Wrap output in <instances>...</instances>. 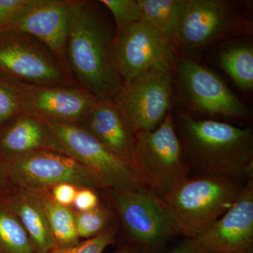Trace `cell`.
I'll return each mask as SVG.
<instances>
[{
	"label": "cell",
	"mask_w": 253,
	"mask_h": 253,
	"mask_svg": "<svg viewBox=\"0 0 253 253\" xmlns=\"http://www.w3.org/2000/svg\"><path fill=\"white\" fill-rule=\"evenodd\" d=\"M100 5L75 0L66 51L73 80L98 99L113 98L124 85L113 56L115 29Z\"/></svg>",
	"instance_id": "obj_1"
},
{
	"label": "cell",
	"mask_w": 253,
	"mask_h": 253,
	"mask_svg": "<svg viewBox=\"0 0 253 253\" xmlns=\"http://www.w3.org/2000/svg\"><path fill=\"white\" fill-rule=\"evenodd\" d=\"M176 131L193 176L253 179V132L214 120L178 114Z\"/></svg>",
	"instance_id": "obj_2"
},
{
	"label": "cell",
	"mask_w": 253,
	"mask_h": 253,
	"mask_svg": "<svg viewBox=\"0 0 253 253\" xmlns=\"http://www.w3.org/2000/svg\"><path fill=\"white\" fill-rule=\"evenodd\" d=\"M246 183L224 176H189L161 198L178 236L196 239L229 211Z\"/></svg>",
	"instance_id": "obj_3"
},
{
	"label": "cell",
	"mask_w": 253,
	"mask_h": 253,
	"mask_svg": "<svg viewBox=\"0 0 253 253\" xmlns=\"http://www.w3.org/2000/svg\"><path fill=\"white\" fill-rule=\"evenodd\" d=\"M0 79L19 88L78 86L49 48L13 31L0 34Z\"/></svg>",
	"instance_id": "obj_4"
},
{
	"label": "cell",
	"mask_w": 253,
	"mask_h": 253,
	"mask_svg": "<svg viewBox=\"0 0 253 253\" xmlns=\"http://www.w3.org/2000/svg\"><path fill=\"white\" fill-rule=\"evenodd\" d=\"M252 31V21L234 1L187 0L173 43L178 56L187 57L219 41L250 36Z\"/></svg>",
	"instance_id": "obj_5"
},
{
	"label": "cell",
	"mask_w": 253,
	"mask_h": 253,
	"mask_svg": "<svg viewBox=\"0 0 253 253\" xmlns=\"http://www.w3.org/2000/svg\"><path fill=\"white\" fill-rule=\"evenodd\" d=\"M127 236L142 253H161L178 236L162 199L150 189L108 191Z\"/></svg>",
	"instance_id": "obj_6"
},
{
	"label": "cell",
	"mask_w": 253,
	"mask_h": 253,
	"mask_svg": "<svg viewBox=\"0 0 253 253\" xmlns=\"http://www.w3.org/2000/svg\"><path fill=\"white\" fill-rule=\"evenodd\" d=\"M45 121L54 151L71 156L90 169L103 189H150L127 165L79 125Z\"/></svg>",
	"instance_id": "obj_7"
},
{
	"label": "cell",
	"mask_w": 253,
	"mask_h": 253,
	"mask_svg": "<svg viewBox=\"0 0 253 253\" xmlns=\"http://www.w3.org/2000/svg\"><path fill=\"white\" fill-rule=\"evenodd\" d=\"M174 84L181 104L193 113L250 121L251 109L217 74L190 58L179 56Z\"/></svg>",
	"instance_id": "obj_8"
},
{
	"label": "cell",
	"mask_w": 253,
	"mask_h": 253,
	"mask_svg": "<svg viewBox=\"0 0 253 253\" xmlns=\"http://www.w3.org/2000/svg\"><path fill=\"white\" fill-rule=\"evenodd\" d=\"M174 68L157 66L123 85L113 99L134 134L154 130L169 112Z\"/></svg>",
	"instance_id": "obj_9"
},
{
	"label": "cell",
	"mask_w": 253,
	"mask_h": 253,
	"mask_svg": "<svg viewBox=\"0 0 253 253\" xmlns=\"http://www.w3.org/2000/svg\"><path fill=\"white\" fill-rule=\"evenodd\" d=\"M135 137L139 162L155 194L161 197L190 176L170 111L156 129L137 133Z\"/></svg>",
	"instance_id": "obj_10"
},
{
	"label": "cell",
	"mask_w": 253,
	"mask_h": 253,
	"mask_svg": "<svg viewBox=\"0 0 253 253\" xmlns=\"http://www.w3.org/2000/svg\"><path fill=\"white\" fill-rule=\"evenodd\" d=\"M6 161V169L13 179L29 189L69 184L76 187L103 189L90 169L59 151L40 150Z\"/></svg>",
	"instance_id": "obj_11"
},
{
	"label": "cell",
	"mask_w": 253,
	"mask_h": 253,
	"mask_svg": "<svg viewBox=\"0 0 253 253\" xmlns=\"http://www.w3.org/2000/svg\"><path fill=\"white\" fill-rule=\"evenodd\" d=\"M113 49L124 84L151 68L174 67L179 57L172 42L142 21L115 33Z\"/></svg>",
	"instance_id": "obj_12"
},
{
	"label": "cell",
	"mask_w": 253,
	"mask_h": 253,
	"mask_svg": "<svg viewBox=\"0 0 253 253\" xmlns=\"http://www.w3.org/2000/svg\"><path fill=\"white\" fill-rule=\"evenodd\" d=\"M74 4L75 0H31L8 31L36 38L67 68L66 44Z\"/></svg>",
	"instance_id": "obj_13"
},
{
	"label": "cell",
	"mask_w": 253,
	"mask_h": 253,
	"mask_svg": "<svg viewBox=\"0 0 253 253\" xmlns=\"http://www.w3.org/2000/svg\"><path fill=\"white\" fill-rule=\"evenodd\" d=\"M78 125L91 133L110 152L127 165L150 189L136 152L135 134L126 124L113 98L98 99Z\"/></svg>",
	"instance_id": "obj_14"
},
{
	"label": "cell",
	"mask_w": 253,
	"mask_h": 253,
	"mask_svg": "<svg viewBox=\"0 0 253 253\" xmlns=\"http://www.w3.org/2000/svg\"><path fill=\"white\" fill-rule=\"evenodd\" d=\"M206 253H253V179L229 211L196 238Z\"/></svg>",
	"instance_id": "obj_15"
},
{
	"label": "cell",
	"mask_w": 253,
	"mask_h": 253,
	"mask_svg": "<svg viewBox=\"0 0 253 253\" xmlns=\"http://www.w3.org/2000/svg\"><path fill=\"white\" fill-rule=\"evenodd\" d=\"M21 89L26 111L53 122L78 124L98 100L79 86Z\"/></svg>",
	"instance_id": "obj_16"
},
{
	"label": "cell",
	"mask_w": 253,
	"mask_h": 253,
	"mask_svg": "<svg viewBox=\"0 0 253 253\" xmlns=\"http://www.w3.org/2000/svg\"><path fill=\"white\" fill-rule=\"evenodd\" d=\"M40 150L54 151L46 121L25 111L0 131V154L6 159Z\"/></svg>",
	"instance_id": "obj_17"
},
{
	"label": "cell",
	"mask_w": 253,
	"mask_h": 253,
	"mask_svg": "<svg viewBox=\"0 0 253 253\" xmlns=\"http://www.w3.org/2000/svg\"><path fill=\"white\" fill-rule=\"evenodd\" d=\"M13 206V211L27 232L36 252L49 253L54 250L56 241L41 198L36 194H21Z\"/></svg>",
	"instance_id": "obj_18"
},
{
	"label": "cell",
	"mask_w": 253,
	"mask_h": 253,
	"mask_svg": "<svg viewBox=\"0 0 253 253\" xmlns=\"http://www.w3.org/2000/svg\"><path fill=\"white\" fill-rule=\"evenodd\" d=\"M137 1L141 8V21L173 42L184 16L187 0Z\"/></svg>",
	"instance_id": "obj_19"
},
{
	"label": "cell",
	"mask_w": 253,
	"mask_h": 253,
	"mask_svg": "<svg viewBox=\"0 0 253 253\" xmlns=\"http://www.w3.org/2000/svg\"><path fill=\"white\" fill-rule=\"evenodd\" d=\"M219 66L243 91L253 89V49L248 44H237L221 51Z\"/></svg>",
	"instance_id": "obj_20"
},
{
	"label": "cell",
	"mask_w": 253,
	"mask_h": 253,
	"mask_svg": "<svg viewBox=\"0 0 253 253\" xmlns=\"http://www.w3.org/2000/svg\"><path fill=\"white\" fill-rule=\"evenodd\" d=\"M41 198L49 221L56 247L66 248L79 243L75 223V214L66 206H61L46 196Z\"/></svg>",
	"instance_id": "obj_21"
},
{
	"label": "cell",
	"mask_w": 253,
	"mask_h": 253,
	"mask_svg": "<svg viewBox=\"0 0 253 253\" xmlns=\"http://www.w3.org/2000/svg\"><path fill=\"white\" fill-rule=\"evenodd\" d=\"M0 253H38L18 218L0 209Z\"/></svg>",
	"instance_id": "obj_22"
},
{
	"label": "cell",
	"mask_w": 253,
	"mask_h": 253,
	"mask_svg": "<svg viewBox=\"0 0 253 253\" xmlns=\"http://www.w3.org/2000/svg\"><path fill=\"white\" fill-rule=\"evenodd\" d=\"M112 218V212L101 206L91 211L76 213L75 223L78 236L89 239L99 235L111 226Z\"/></svg>",
	"instance_id": "obj_23"
},
{
	"label": "cell",
	"mask_w": 253,
	"mask_h": 253,
	"mask_svg": "<svg viewBox=\"0 0 253 253\" xmlns=\"http://www.w3.org/2000/svg\"><path fill=\"white\" fill-rule=\"evenodd\" d=\"M25 111L21 88L0 79V131Z\"/></svg>",
	"instance_id": "obj_24"
},
{
	"label": "cell",
	"mask_w": 253,
	"mask_h": 253,
	"mask_svg": "<svg viewBox=\"0 0 253 253\" xmlns=\"http://www.w3.org/2000/svg\"><path fill=\"white\" fill-rule=\"evenodd\" d=\"M113 16L115 33L141 21V11L137 0H100Z\"/></svg>",
	"instance_id": "obj_25"
},
{
	"label": "cell",
	"mask_w": 253,
	"mask_h": 253,
	"mask_svg": "<svg viewBox=\"0 0 253 253\" xmlns=\"http://www.w3.org/2000/svg\"><path fill=\"white\" fill-rule=\"evenodd\" d=\"M117 233V226H111L94 237L71 247H56L49 253H102L108 246L114 244Z\"/></svg>",
	"instance_id": "obj_26"
},
{
	"label": "cell",
	"mask_w": 253,
	"mask_h": 253,
	"mask_svg": "<svg viewBox=\"0 0 253 253\" xmlns=\"http://www.w3.org/2000/svg\"><path fill=\"white\" fill-rule=\"evenodd\" d=\"M31 0H0V34L9 31Z\"/></svg>",
	"instance_id": "obj_27"
},
{
	"label": "cell",
	"mask_w": 253,
	"mask_h": 253,
	"mask_svg": "<svg viewBox=\"0 0 253 253\" xmlns=\"http://www.w3.org/2000/svg\"><path fill=\"white\" fill-rule=\"evenodd\" d=\"M73 205L79 212L89 211L99 207V199L94 190L82 188L77 191Z\"/></svg>",
	"instance_id": "obj_28"
},
{
	"label": "cell",
	"mask_w": 253,
	"mask_h": 253,
	"mask_svg": "<svg viewBox=\"0 0 253 253\" xmlns=\"http://www.w3.org/2000/svg\"><path fill=\"white\" fill-rule=\"evenodd\" d=\"M77 191L76 186L71 184H58L53 189V199L61 206L68 207L74 202Z\"/></svg>",
	"instance_id": "obj_29"
},
{
	"label": "cell",
	"mask_w": 253,
	"mask_h": 253,
	"mask_svg": "<svg viewBox=\"0 0 253 253\" xmlns=\"http://www.w3.org/2000/svg\"><path fill=\"white\" fill-rule=\"evenodd\" d=\"M169 253H206L196 239L184 238Z\"/></svg>",
	"instance_id": "obj_30"
},
{
	"label": "cell",
	"mask_w": 253,
	"mask_h": 253,
	"mask_svg": "<svg viewBox=\"0 0 253 253\" xmlns=\"http://www.w3.org/2000/svg\"><path fill=\"white\" fill-rule=\"evenodd\" d=\"M113 253H142L130 245L124 244L119 246L118 249Z\"/></svg>",
	"instance_id": "obj_31"
},
{
	"label": "cell",
	"mask_w": 253,
	"mask_h": 253,
	"mask_svg": "<svg viewBox=\"0 0 253 253\" xmlns=\"http://www.w3.org/2000/svg\"><path fill=\"white\" fill-rule=\"evenodd\" d=\"M0 182H1V174H0Z\"/></svg>",
	"instance_id": "obj_32"
}]
</instances>
